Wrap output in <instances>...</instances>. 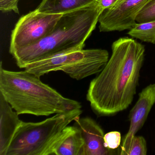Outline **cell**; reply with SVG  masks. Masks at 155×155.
Returning <instances> with one entry per match:
<instances>
[{
    "instance_id": "cell-12",
    "label": "cell",
    "mask_w": 155,
    "mask_h": 155,
    "mask_svg": "<svg viewBox=\"0 0 155 155\" xmlns=\"http://www.w3.org/2000/svg\"><path fill=\"white\" fill-rule=\"evenodd\" d=\"M97 0H42L36 9L49 14H63L97 4Z\"/></svg>"
},
{
    "instance_id": "cell-18",
    "label": "cell",
    "mask_w": 155,
    "mask_h": 155,
    "mask_svg": "<svg viewBox=\"0 0 155 155\" xmlns=\"http://www.w3.org/2000/svg\"><path fill=\"white\" fill-rule=\"evenodd\" d=\"M119 0H97V4L104 11L113 7Z\"/></svg>"
},
{
    "instance_id": "cell-11",
    "label": "cell",
    "mask_w": 155,
    "mask_h": 155,
    "mask_svg": "<svg viewBox=\"0 0 155 155\" xmlns=\"http://www.w3.org/2000/svg\"><path fill=\"white\" fill-rule=\"evenodd\" d=\"M84 141L76 125L66 127L53 148V155H83Z\"/></svg>"
},
{
    "instance_id": "cell-3",
    "label": "cell",
    "mask_w": 155,
    "mask_h": 155,
    "mask_svg": "<svg viewBox=\"0 0 155 155\" xmlns=\"http://www.w3.org/2000/svg\"><path fill=\"white\" fill-rule=\"evenodd\" d=\"M103 11L97 4L62 14L52 32L38 43L12 53L23 68L32 62L64 51L81 50Z\"/></svg>"
},
{
    "instance_id": "cell-8",
    "label": "cell",
    "mask_w": 155,
    "mask_h": 155,
    "mask_svg": "<svg viewBox=\"0 0 155 155\" xmlns=\"http://www.w3.org/2000/svg\"><path fill=\"white\" fill-rule=\"evenodd\" d=\"M155 103V84H150L140 93L137 101L130 111L129 129L122 140L119 154L127 155L132 139L144 125Z\"/></svg>"
},
{
    "instance_id": "cell-1",
    "label": "cell",
    "mask_w": 155,
    "mask_h": 155,
    "mask_svg": "<svg viewBox=\"0 0 155 155\" xmlns=\"http://www.w3.org/2000/svg\"><path fill=\"white\" fill-rule=\"evenodd\" d=\"M112 54L90 83L87 100L97 116H109L127 108L137 91L145 56L142 44L120 38L111 46Z\"/></svg>"
},
{
    "instance_id": "cell-14",
    "label": "cell",
    "mask_w": 155,
    "mask_h": 155,
    "mask_svg": "<svg viewBox=\"0 0 155 155\" xmlns=\"http://www.w3.org/2000/svg\"><path fill=\"white\" fill-rule=\"evenodd\" d=\"M147 154V142L145 138L141 136H135L132 139L127 155H146Z\"/></svg>"
},
{
    "instance_id": "cell-7",
    "label": "cell",
    "mask_w": 155,
    "mask_h": 155,
    "mask_svg": "<svg viewBox=\"0 0 155 155\" xmlns=\"http://www.w3.org/2000/svg\"><path fill=\"white\" fill-rule=\"evenodd\" d=\"M152 0H119L113 7L102 12L99 18L101 32L130 30L137 23L142 9Z\"/></svg>"
},
{
    "instance_id": "cell-10",
    "label": "cell",
    "mask_w": 155,
    "mask_h": 155,
    "mask_svg": "<svg viewBox=\"0 0 155 155\" xmlns=\"http://www.w3.org/2000/svg\"><path fill=\"white\" fill-rule=\"evenodd\" d=\"M22 120L0 93V155H7L10 145Z\"/></svg>"
},
{
    "instance_id": "cell-17",
    "label": "cell",
    "mask_w": 155,
    "mask_h": 155,
    "mask_svg": "<svg viewBox=\"0 0 155 155\" xmlns=\"http://www.w3.org/2000/svg\"><path fill=\"white\" fill-rule=\"evenodd\" d=\"M19 0H0V10L2 12H13L19 14Z\"/></svg>"
},
{
    "instance_id": "cell-5",
    "label": "cell",
    "mask_w": 155,
    "mask_h": 155,
    "mask_svg": "<svg viewBox=\"0 0 155 155\" xmlns=\"http://www.w3.org/2000/svg\"><path fill=\"white\" fill-rule=\"evenodd\" d=\"M109 60V53L101 49L64 51L32 62L24 69L40 78L52 71H62L81 80L100 73Z\"/></svg>"
},
{
    "instance_id": "cell-16",
    "label": "cell",
    "mask_w": 155,
    "mask_h": 155,
    "mask_svg": "<svg viewBox=\"0 0 155 155\" xmlns=\"http://www.w3.org/2000/svg\"><path fill=\"white\" fill-rule=\"evenodd\" d=\"M105 146L109 149L115 150L118 147L121 142V135L118 131H111L105 134Z\"/></svg>"
},
{
    "instance_id": "cell-6",
    "label": "cell",
    "mask_w": 155,
    "mask_h": 155,
    "mask_svg": "<svg viewBox=\"0 0 155 155\" xmlns=\"http://www.w3.org/2000/svg\"><path fill=\"white\" fill-rule=\"evenodd\" d=\"M62 14H49L37 9L21 17L12 31L9 52L34 45L50 34Z\"/></svg>"
},
{
    "instance_id": "cell-13",
    "label": "cell",
    "mask_w": 155,
    "mask_h": 155,
    "mask_svg": "<svg viewBox=\"0 0 155 155\" xmlns=\"http://www.w3.org/2000/svg\"><path fill=\"white\" fill-rule=\"evenodd\" d=\"M128 34L144 42L155 45V20L138 23L130 29Z\"/></svg>"
},
{
    "instance_id": "cell-9",
    "label": "cell",
    "mask_w": 155,
    "mask_h": 155,
    "mask_svg": "<svg viewBox=\"0 0 155 155\" xmlns=\"http://www.w3.org/2000/svg\"><path fill=\"white\" fill-rule=\"evenodd\" d=\"M75 125L79 128L84 141L83 155H110L114 150L105 146L104 131L95 120L89 117L78 118Z\"/></svg>"
},
{
    "instance_id": "cell-2",
    "label": "cell",
    "mask_w": 155,
    "mask_h": 155,
    "mask_svg": "<svg viewBox=\"0 0 155 155\" xmlns=\"http://www.w3.org/2000/svg\"><path fill=\"white\" fill-rule=\"evenodd\" d=\"M0 66V93L18 113L49 116L81 109V103L67 98L27 71H14Z\"/></svg>"
},
{
    "instance_id": "cell-4",
    "label": "cell",
    "mask_w": 155,
    "mask_h": 155,
    "mask_svg": "<svg viewBox=\"0 0 155 155\" xmlns=\"http://www.w3.org/2000/svg\"><path fill=\"white\" fill-rule=\"evenodd\" d=\"M81 109L58 113L38 122L22 121L10 145L7 155H52L63 130L80 117Z\"/></svg>"
},
{
    "instance_id": "cell-15",
    "label": "cell",
    "mask_w": 155,
    "mask_h": 155,
    "mask_svg": "<svg viewBox=\"0 0 155 155\" xmlns=\"http://www.w3.org/2000/svg\"><path fill=\"white\" fill-rule=\"evenodd\" d=\"M155 20V0H152L140 12L136 18L138 23Z\"/></svg>"
}]
</instances>
